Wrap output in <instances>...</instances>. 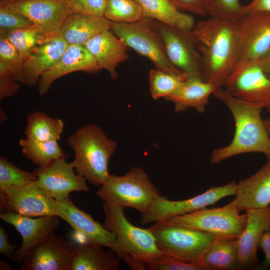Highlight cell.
<instances>
[{
  "instance_id": "obj_1",
  "label": "cell",
  "mask_w": 270,
  "mask_h": 270,
  "mask_svg": "<svg viewBox=\"0 0 270 270\" xmlns=\"http://www.w3.org/2000/svg\"><path fill=\"white\" fill-rule=\"evenodd\" d=\"M192 32L202 60V80L223 87L236 60V22L210 17L196 22Z\"/></svg>"
},
{
  "instance_id": "obj_2",
  "label": "cell",
  "mask_w": 270,
  "mask_h": 270,
  "mask_svg": "<svg viewBox=\"0 0 270 270\" xmlns=\"http://www.w3.org/2000/svg\"><path fill=\"white\" fill-rule=\"evenodd\" d=\"M212 95L230 110L235 130L230 144L212 151L210 162L217 164L233 156L248 152L263 154L270 160V136L261 116L263 108L233 96L223 87H217Z\"/></svg>"
},
{
  "instance_id": "obj_3",
  "label": "cell",
  "mask_w": 270,
  "mask_h": 270,
  "mask_svg": "<svg viewBox=\"0 0 270 270\" xmlns=\"http://www.w3.org/2000/svg\"><path fill=\"white\" fill-rule=\"evenodd\" d=\"M66 142L74 152L72 162L76 172L93 185H102L110 176L108 164L116 149V142L94 124L77 129Z\"/></svg>"
},
{
  "instance_id": "obj_4",
  "label": "cell",
  "mask_w": 270,
  "mask_h": 270,
  "mask_svg": "<svg viewBox=\"0 0 270 270\" xmlns=\"http://www.w3.org/2000/svg\"><path fill=\"white\" fill-rule=\"evenodd\" d=\"M124 210L118 205L104 202L102 226L116 235L120 252L118 258L123 260L130 269L145 270L146 264L162 252L148 228L134 226L125 216Z\"/></svg>"
},
{
  "instance_id": "obj_5",
  "label": "cell",
  "mask_w": 270,
  "mask_h": 270,
  "mask_svg": "<svg viewBox=\"0 0 270 270\" xmlns=\"http://www.w3.org/2000/svg\"><path fill=\"white\" fill-rule=\"evenodd\" d=\"M96 192L104 202L118 205L124 209L132 208L143 214L160 195L145 171L132 167L124 175L110 174Z\"/></svg>"
},
{
  "instance_id": "obj_6",
  "label": "cell",
  "mask_w": 270,
  "mask_h": 270,
  "mask_svg": "<svg viewBox=\"0 0 270 270\" xmlns=\"http://www.w3.org/2000/svg\"><path fill=\"white\" fill-rule=\"evenodd\" d=\"M110 30L116 36L130 48L149 59L156 68L178 75H186L170 60L154 20L144 16L133 22L110 21Z\"/></svg>"
},
{
  "instance_id": "obj_7",
  "label": "cell",
  "mask_w": 270,
  "mask_h": 270,
  "mask_svg": "<svg viewBox=\"0 0 270 270\" xmlns=\"http://www.w3.org/2000/svg\"><path fill=\"white\" fill-rule=\"evenodd\" d=\"M240 212L233 200L222 207H206L164 221L201 230L218 238H238L247 222L246 214H240Z\"/></svg>"
},
{
  "instance_id": "obj_8",
  "label": "cell",
  "mask_w": 270,
  "mask_h": 270,
  "mask_svg": "<svg viewBox=\"0 0 270 270\" xmlns=\"http://www.w3.org/2000/svg\"><path fill=\"white\" fill-rule=\"evenodd\" d=\"M148 228L162 252L200 264L206 251L216 238L201 230L168 224L164 220L154 222Z\"/></svg>"
},
{
  "instance_id": "obj_9",
  "label": "cell",
  "mask_w": 270,
  "mask_h": 270,
  "mask_svg": "<svg viewBox=\"0 0 270 270\" xmlns=\"http://www.w3.org/2000/svg\"><path fill=\"white\" fill-rule=\"evenodd\" d=\"M236 22V60L232 72L254 63L270 48V12L244 14Z\"/></svg>"
},
{
  "instance_id": "obj_10",
  "label": "cell",
  "mask_w": 270,
  "mask_h": 270,
  "mask_svg": "<svg viewBox=\"0 0 270 270\" xmlns=\"http://www.w3.org/2000/svg\"><path fill=\"white\" fill-rule=\"evenodd\" d=\"M236 190V183L233 180L224 186L210 188L204 192L186 200H171L160 196L146 212L142 214L141 223L146 224L190 213L214 204L224 198L235 196Z\"/></svg>"
},
{
  "instance_id": "obj_11",
  "label": "cell",
  "mask_w": 270,
  "mask_h": 270,
  "mask_svg": "<svg viewBox=\"0 0 270 270\" xmlns=\"http://www.w3.org/2000/svg\"><path fill=\"white\" fill-rule=\"evenodd\" d=\"M171 62L188 77L202 79L201 54L191 31H184L155 20Z\"/></svg>"
},
{
  "instance_id": "obj_12",
  "label": "cell",
  "mask_w": 270,
  "mask_h": 270,
  "mask_svg": "<svg viewBox=\"0 0 270 270\" xmlns=\"http://www.w3.org/2000/svg\"><path fill=\"white\" fill-rule=\"evenodd\" d=\"M2 212H13L29 217L58 216L56 200L34 182L20 186L0 188Z\"/></svg>"
},
{
  "instance_id": "obj_13",
  "label": "cell",
  "mask_w": 270,
  "mask_h": 270,
  "mask_svg": "<svg viewBox=\"0 0 270 270\" xmlns=\"http://www.w3.org/2000/svg\"><path fill=\"white\" fill-rule=\"evenodd\" d=\"M223 88L233 96L270 112V76L256 64L233 71Z\"/></svg>"
},
{
  "instance_id": "obj_14",
  "label": "cell",
  "mask_w": 270,
  "mask_h": 270,
  "mask_svg": "<svg viewBox=\"0 0 270 270\" xmlns=\"http://www.w3.org/2000/svg\"><path fill=\"white\" fill-rule=\"evenodd\" d=\"M68 155L58 158L48 164L39 166L34 172L35 184L56 201H62L72 192H88L86 178L76 173L72 162H67Z\"/></svg>"
},
{
  "instance_id": "obj_15",
  "label": "cell",
  "mask_w": 270,
  "mask_h": 270,
  "mask_svg": "<svg viewBox=\"0 0 270 270\" xmlns=\"http://www.w3.org/2000/svg\"><path fill=\"white\" fill-rule=\"evenodd\" d=\"M76 247L50 233L37 244L22 262V270H70Z\"/></svg>"
},
{
  "instance_id": "obj_16",
  "label": "cell",
  "mask_w": 270,
  "mask_h": 270,
  "mask_svg": "<svg viewBox=\"0 0 270 270\" xmlns=\"http://www.w3.org/2000/svg\"><path fill=\"white\" fill-rule=\"evenodd\" d=\"M56 202L58 216L60 217L82 238L81 244H97L110 248L117 256L119 248L115 234L105 228L92 217L76 207L70 196L60 202Z\"/></svg>"
},
{
  "instance_id": "obj_17",
  "label": "cell",
  "mask_w": 270,
  "mask_h": 270,
  "mask_svg": "<svg viewBox=\"0 0 270 270\" xmlns=\"http://www.w3.org/2000/svg\"><path fill=\"white\" fill-rule=\"evenodd\" d=\"M6 4L29 19L48 36L58 34L71 12L66 0H20Z\"/></svg>"
},
{
  "instance_id": "obj_18",
  "label": "cell",
  "mask_w": 270,
  "mask_h": 270,
  "mask_svg": "<svg viewBox=\"0 0 270 270\" xmlns=\"http://www.w3.org/2000/svg\"><path fill=\"white\" fill-rule=\"evenodd\" d=\"M58 217L49 216L34 218L13 212L0 214V218L12 225L22 238V245L12 258L15 262L19 264L22 262L37 244L54 232L60 224Z\"/></svg>"
},
{
  "instance_id": "obj_19",
  "label": "cell",
  "mask_w": 270,
  "mask_h": 270,
  "mask_svg": "<svg viewBox=\"0 0 270 270\" xmlns=\"http://www.w3.org/2000/svg\"><path fill=\"white\" fill-rule=\"evenodd\" d=\"M100 70L94 58L84 44H69L56 63L40 77L38 94H46L54 80L68 74L76 71L94 73Z\"/></svg>"
},
{
  "instance_id": "obj_20",
  "label": "cell",
  "mask_w": 270,
  "mask_h": 270,
  "mask_svg": "<svg viewBox=\"0 0 270 270\" xmlns=\"http://www.w3.org/2000/svg\"><path fill=\"white\" fill-rule=\"evenodd\" d=\"M59 34L47 36L23 60L24 84L32 86L58 61L68 46Z\"/></svg>"
},
{
  "instance_id": "obj_21",
  "label": "cell",
  "mask_w": 270,
  "mask_h": 270,
  "mask_svg": "<svg viewBox=\"0 0 270 270\" xmlns=\"http://www.w3.org/2000/svg\"><path fill=\"white\" fill-rule=\"evenodd\" d=\"M247 222L238 238L239 270H255L258 262L257 250L262 234L270 229V206L246 211Z\"/></svg>"
},
{
  "instance_id": "obj_22",
  "label": "cell",
  "mask_w": 270,
  "mask_h": 270,
  "mask_svg": "<svg viewBox=\"0 0 270 270\" xmlns=\"http://www.w3.org/2000/svg\"><path fill=\"white\" fill-rule=\"evenodd\" d=\"M234 200L240 212L270 206V160L254 174L236 183Z\"/></svg>"
},
{
  "instance_id": "obj_23",
  "label": "cell",
  "mask_w": 270,
  "mask_h": 270,
  "mask_svg": "<svg viewBox=\"0 0 270 270\" xmlns=\"http://www.w3.org/2000/svg\"><path fill=\"white\" fill-rule=\"evenodd\" d=\"M84 45L94 58L99 68L106 70L112 79L117 77V66L129 57L130 48L110 30L98 34Z\"/></svg>"
},
{
  "instance_id": "obj_24",
  "label": "cell",
  "mask_w": 270,
  "mask_h": 270,
  "mask_svg": "<svg viewBox=\"0 0 270 270\" xmlns=\"http://www.w3.org/2000/svg\"><path fill=\"white\" fill-rule=\"evenodd\" d=\"M110 28V20L104 16L72 12L64 20L58 34L68 44H84Z\"/></svg>"
},
{
  "instance_id": "obj_25",
  "label": "cell",
  "mask_w": 270,
  "mask_h": 270,
  "mask_svg": "<svg viewBox=\"0 0 270 270\" xmlns=\"http://www.w3.org/2000/svg\"><path fill=\"white\" fill-rule=\"evenodd\" d=\"M217 87L198 77L186 79L173 94L166 98L174 104V112H180L194 108L204 113L210 96Z\"/></svg>"
},
{
  "instance_id": "obj_26",
  "label": "cell",
  "mask_w": 270,
  "mask_h": 270,
  "mask_svg": "<svg viewBox=\"0 0 270 270\" xmlns=\"http://www.w3.org/2000/svg\"><path fill=\"white\" fill-rule=\"evenodd\" d=\"M136 0L144 17L184 31H191L196 24L192 16L180 11L168 0Z\"/></svg>"
},
{
  "instance_id": "obj_27",
  "label": "cell",
  "mask_w": 270,
  "mask_h": 270,
  "mask_svg": "<svg viewBox=\"0 0 270 270\" xmlns=\"http://www.w3.org/2000/svg\"><path fill=\"white\" fill-rule=\"evenodd\" d=\"M102 246L90 244L76 246L70 270H117L120 259L112 250L104 252Z\"/></svg>"
},
{
  "instance_id": "obj_28",
  "label": "cell",
  "mask_w": 270,
  "mask_h": 270,
  "mask_svg": "<svg viewBox=\"0 0 270 270\" xmlns=\"http://www.w3.org/2000/svg\"><path fill=\"white\" fill-rule=\"evenodd\" d=\"M206 270H239L238 238H218L210 244L201 262Z\"/></svg>"
},
{
  "instance_id": "obj_29",
  "label": "cell",
  "mask_w": 270,
  "mask_h": 270,
  "mask_svg": "<svg viewBox=\"0 0 270 270\" xmlns=\"http://www.w3.org/2000/svg\"><path fill=\"white\" fill-rule=\"evenodd\" d=\"M64 128V122L39 111L28 115L25 130L26 138L40 141L58 140Z\"/></svg>"
},
{
  "instance_id": "obj_30",
  "label": "cell",
  "mask_w": 270,
  "mask_h": 270,
  "mask_svg": "<svg viewBox=\"0 0 270 270\" xmlns=\"http://www.w3.org/2000/svg\"><path fill=\"white\" fill-rule=\"evenodd\" d=\"M23 155L39 166H46L64 156L58 140L40 141L22 138L19 140Z\"/></svg>"
},
{
  "instance_id": "obj_31",
  "label": "cell",
  "mask_w": 270,
  "mask_h": 270,
  "mask_svg": "<svg viewBox=\"0 0 270 270\" xmlns=\"http://www.w3.org/2000/svg\"><path fill=\"white\" fill-rule=\"evenodd\" d=\"M0 36L5 37L13 45L22 60L48 36L35 25L14 30L0 32Z\"/></svg>"
},
{
  "instance_id": "obj_32",
  "label": "cell",
  "mask_w": 270,
  "mask_h": 270,
  "mask_svg": "<svg viewBox=\"0 0 270 270\" xmlns=\"http://www.w3.org/2000/svg\"><path fill=\"white\" fill-rule=\"evenodd\" d=\"M186 75H178L161 70L152 69L149 72V83L151 96L153 99L165 98L176 92L188 79Z\"/></svg>"
},
{
  "instance_id": "obj_33",
  "label": "cell",
  "mask_w": 270,
  "mask_h": 270,
  "mask_svg": "<svg viewBox=\"0 0 270 270\" xmlns=\"http://www.w3.org/2000/svg\"><path fill=\"white\" fill-rule=\"evenodd\" d=\"M104 16L110 21L123 23L135 22L144 17L136 0H106Z\"/></svg>"
},
{
  "instance_id": "obj_34",
  "label": "cell",
  "mask_w": 270,
  "mask_h": 270,
  "mask_svg": "<svg viewBox=\"0 0 270 270\" xmlns=\"http://www.w3.org/2000/svg\"><path fill=\"white\" fill-rule=\"evenodd\" d=\"M37 180L34 171L29 172L18 168L3 156L0 157V188L20 186L31 184Z\"/></svg>"
},
{
  "instance_id": "obj_35",
  "label": "cell",
  "mask_w": 270,
  "mask_h": 270,
  "mask_svg": "<svg viewBox=\"0 0 270 270\" xmlns=\"http://www.w3.org/2000/svg\"><path fill=\"white\" fill-rule=\"evenodd\" d=\"M151 270H206L200 263L187 261L162 252L145 266Z\"/></svg>"
},
{
  "instance_id": "obj_36",
  "label": "cell",
  "mask_w": 270,
  "mask_h": 270,
  "mask_svg": "<svg viewBox=\"0 0 270 270\" xmlns=\"http://www.w3.org/2000/svg\"><path fill=\"white\" fill-rule=\"evenodd\" d=\"M0 62L13 72L16 82H24L23 60L13 45L0 36Z\"/></svg>"
},
{
  "instance_id": "obj_37",
  "label": "cell",
  "mask_w": 270,
  "mask_h": 270,
  "mask_svg": "<svg viewBox=\"0 0 270 270\" xmlns=\"http://www.w3.org/2000/svg\"><path fill=\"white\" fill-rule=\"evenodd\" d=\"M242 6L239 0H208V15L237 21Z\"/></svg>"
},
{
  "instance_id": "obj_38",
  "label": "cell",
  "mask_w": 270,
  "mask_h": 270,
  "mask_svg": "<svg viewBox=\"0 0 270 270\" xmlns=\"http://www.w3.org/2000/svg\"><path fill=\"white\" fill-rule=\"evenodd\" d=\"M34 25L29 19L12 10L7 4L0 6V32L14 30Z\"/></svg>"
},
{
  "instance_id": "obj_39",
  "label": "cell",
  "mask_w": 270,
  "mask_h": 270,
  "mask_svg": "<svg viewBox=\"0 0 270 270\" xmlns=\"http://www.w3.org/2000/svg\"><path fill=\"white\" fill-rule=\"evenodd\" d=\"M66 1L71 12L104 16L106 0H66Z\"/></svg>"
},
{
  "instance_id": "obj_40",
  "label": "cell",
  "mask_w": 270,
  "mask_h": 270,
  "mask_svg": "<svg viewBox=\"0 0 270 270\" xmlns=\"http://www.w3.org/2000/svg\"><path fill=\"white\" fill-rule=\"evenodd\" d=\"M12 71L0 62V100L13 96L20 89Z\"/></svg>"
},
{
  "instance_id": "obj_41",
  "label": "cell",
  "mask_w": 270,
  "mask_h": 270,
  "mask_svg": "<svg viewBox=\"0 0 270 270\" xmlns=\"http://www.w3.org/2000/svg\"><path fill=\"white\" fill-rule=\"evenodd\" d=\"M177 9L200 16L208 15V0H168Z\"/></svg>"
},
{
  "instance_id": "obj_42",
  "label": "cell",
  "mask_w": 270,
  "mask_h": 270,
  "mask_svg": "<svg viewBox=\"0 0 270 270\" xmlns=\"http://www.w3.org/2000/svg\"><path fill=\"white\" fill-rule=\"evenodd\" d=\"M264 254V260L259 263L255 270H266L270 268V229L266 230L262 234L258 244Z\"/></svg>"
},
{
  "instance_id": "obj_43",
  "label": "cell",
  "mask_w": 270,
  "mask_h": 270,
  "mask_svg": "<svg viewBox=\"0 0 270 270\" xmlns=\"http://www.w3.org/2000/svg\"><path fill=\"white\" fill-rule=\"evenodd\" d=\"M256 12H270V0H252L248 4L242 6L240 16Z\"/></svg>"
},
{
  "instance_id": "obj_44",
  "label": "cell",
  "mask_w": 270,
  "mask_h": 270,
  "mask_svg": "<svg viewBox=\"0 0 270 270\" xmlns=\"http://www.w3.org/2000/svg\"><path fill=\"white\" fill-rule=\"evenodd\" d=\"M16 246L12 244L8 239L6 232L4 228H0V252L4 256L13 258L16 252Z\"/></svg>"
},
{
  "instance_id": "obj_45",
  "label": "cell",
  "mask_w": 270,
  "mask_h": 270,
  "mask_svg": "<svg viewBox=\"0 0 270 270\" xmlns=\"http://www.w3.org/2000/svg\"><path fill=\"white\" fill-rule=\"evenodd\" d=\"M254 64H256L270 76V48Z\"/></svg>"
},
{
  "instance_id": "obj_46",
  "label": "cell",
  "mask_w": 270,
  "mask_h": 270,
  "mask_svg": "<svg viewBox=\"0 0 270 270\" xmlns=\"http://www.w3.org/2000/svg\"><path fill=\"white\" fill-rule=\"evenodd\" d=\"M264 124L266 130V131L270 136V117L264 120Z\"/></svg>"
},
{
  "instance_id": "obj_47",
  "label": "cell",
  "mask_w": 270,
  "mask_h": 270,
  "mask_svg": "<svg viewBox=\"0 0 270 270\" xmlns=\"http://www.w3.org/2000/svg\"><path fill=\"white\" fill-rule=\"evenodd\" d=\"M0 270H11L12 267L6 262L0 260Z\"/></svg>"
},
{
  "instance_id": "obj_48",
  "label": "cell",
  "mask_w": 270,
  "mask_h": 270,
  "mask_svg": "<svg viewBox=\"0 0 270 270\" xmlns=\"http://www.w3.org/2000/svg\"><path fill=\"white\" fill-rule=\"evenodd\" d=\"M20 0H0V6L6 4L10 2Z\"/></svg>"
},
{
  "instance_id": "obj_49",
  "label": "cell",
  "mask_w": 270,
  "mask_h": 270,
  "mask_svg": "<svg viewBox=\"0 0 270 270\" xmlns=\"http://www.w3.org/2000/svg\"><path fill=\"white\" fill-rule=\"evenodd\" d=\"M0 112H2V113L0 112V117L2 116V118H0V122H4V120H5V118H4V117H6V114H4L3 110L0 109Z\"/></svg>"
}]
</instances>
